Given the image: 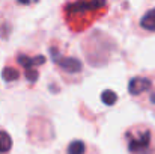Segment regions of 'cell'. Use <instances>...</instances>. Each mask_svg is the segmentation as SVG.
I'll return each mask as SVG.
<instances>
[{
    "label": "cell",
    "instance_id": "1",
    "mask_svg": "<svg viewBox=\"0 0 155 154\" xmlns=\"http://www.w3.org/2000/svg\"><path fill=\"white\" fill-rule=\"evenodd\" d=\"M107 0H78L74 3H68L65 6L66 18L71 21H80L84 15H95L97 12L105 11Z\"/></svg>",
    "mask_w": 155,
    "mask_h": 154
},
{
    "label": "cell",
    "instance_id": "2",
    "mask_svg": "<svg viewBox=\"0 0 155 154\" xmlns=\"http://www.w3.org/2000/svg\"><path fill=\"white\" fill-rule=\"evenodd\" d=\"M127 148L131 154H148L152 145V133L148 128L131 130L127 133Z\"/></svg>",
    "mask_w": 155,
    "mask_h": 154
},
{
    "label": "cell",
    "instance_id": "3",
    "mask_svg": "<svg viewBox=\"0 0 155 154\" xmlns=\"http://www.w3.org/2000/svg\"><path fill=\"white\" fill-rule=\"evenodd\" d=\"M51 56L54 63H57L62 70L68 71V73H80L81 68H83V63L75 59V57H65V56H60L57 51H54L51 49Z\"/></svg>",
    "mask_w": 155,
    "mask_h": 154
},
{
    "label": "cell",
    "instance_id": "4",
    "mask_svg": "<svg viewBox=\"0 0 155 154\" xmlns=\"http://www.w3.org/2000/svg\"><path fill=\"white\" fill-rule=\"evenodd\" d=\"M149 89H152V82L146 77H133L128 83V92L131 95H139Z\"/></svg>",
    "mask_w": 155,
    "mask_h": 154
},
{
    "label": "cell",
    "instance_id": "5",
    "mask_svg": "<svg viewBox=\"0 0 155 154\" xmlns=\"http://www.w3.org/2000/svg\"><path fill=\"white\" fill-rule=\"evenodd\" d=\"M17 60H18L20 65L24 67V70H32V68H35L38 65L45 63V57L41 56V54L39 56H35V57H30V56H26V54H20Z\"/></svg>",
    "mask_w": 155,
    "mask_h": 154
},
{
    "label": "cell",
    "instance_id": "6",
    "mask_svg": "<svg viewBox=\"0 0 155 154\" xmlns=\"http://www.w3.org/2000/svg\"><path fill=\"white\" fill-rule=\"evenodd\" d=\"M140 26H142L143 29H146V30L154 32L155 30V8L154 9H151V11H148V12L142 17V20H140Z\"/></svg>",
    "mask_w": 155,
    "mask_h": 154
},
{
    "label": "cell",
    "instance_id": "7",
    "mask_svg": "<svg viewBox=\"0 0 155 154\" xmlns=\"http://www.w3.org/2000/svg\"><path fill=\"white\" fill-rule=\"evenodd\" d=\"M11 147H12V139H11L9 133L0 130V154L8 153L11 150Z\"/></svg>",
    "mask_w": 155,
    "mask_h": 154
},
{
    "label": "cell",
    "instance_id": "8",
    "mask_svg": "<svg viewBox=\"0 0 155 154\" xmlns=\"http://www.w3.org/2000/svg\"><path fill=\"white\" fill-rule=\"evenodd\" d=\"M2 79H3L5 82H8V83L15 82V80L20 79V71H17L15 68H5V70L2 71Z\"/></svg>",
    "mask_w": 155,
    "mask_h": 154
},
{
    "label": "cell",
    "instance_id": "9",
    "mask_svg": "<svg viewBox=\"0 0 155 154\" xmlns=\"http://www.w3.org/2000/svg\"><path fill=\"white\" fill-rule=\"evenodd\" d=\"M86 151V145L83 141H72L68 147L66 154H84Z\"/></svg>",
    "mask_w": 155,
    "mask_h": 154
},
{
    "label": "cell",
    "instance_id": "10",
    "mask_svg": "<svg viewBox=\"0 0 155 154\" xmlns=\"http://www.w3.org/2000/svg\"><path fill=\"white\" fill-rule=\"evenodd\" d=\"M101 100H103V103L107 104V106H113L114 103L117 101V95H116V92H113L111 89H105L103 94H101Z\"/></svg>",
    "mask_w": 155,
    "mask_h": 154
},
{
    "label": "cell",
    "instance_id": "11",
    "mask_svg": "<svg viewBox=\"0 0 155 154\" xmlns=\"http://www.w3.org/2000/svg\"><path fill=\"white\" fill-rule=\"evenodd\" d=\"M38 77H39V74H38V71H36L35 68H32V70H26V79H27V82H30V83H36Z\"/></svg>",
    "mask_w": 155,
    "mask_h": 154
},
{
    "label": "cell",
    "instance_id": "12",
    "mask_svg": "<svg viewBox=\"0 0 155 154\" xmlns=\"http://www.w3.org/2000/svg\"><path fill=\"white\" fill-rule=\"evenodd\" d=\"M18 3H23V5H29L30 0H18Z\"/></svg>",
    "mask_w": 155,
    "mask_h": 154
}]
</instances>
